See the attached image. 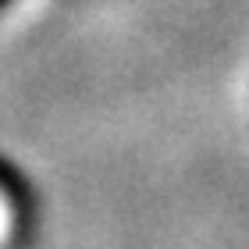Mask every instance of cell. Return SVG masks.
I'll list each match as a JSON object with an SVG mask.
<instances>
[{"label": "cell", "instance_id": "7a4b0ae2", "mask_svg": "<svg viewBox=\"0 0 249 249\" xmlns=\"http://www.w3.org/2000/svg\"><path fill=\"white\" fill-rule=\"evenodd\" d=\"M4 4H7V0H0V7H4Z\"/></svg>", "mask_w": 249, "mask_h": 249}, {"label": "cell", "instance_id": "6da1fadb", "mask_svg": "<svg viewBox=\"0 0 249 249\" xmlns=\"http://www.w3.org/2000/svg\"><path fill=\"white\" fill-rule=\"evenodd\" d=\"M7 235V203L0 199V239Z\"/></svg>", "mask_w": 249, "mask_h": 249}]
</instances>
